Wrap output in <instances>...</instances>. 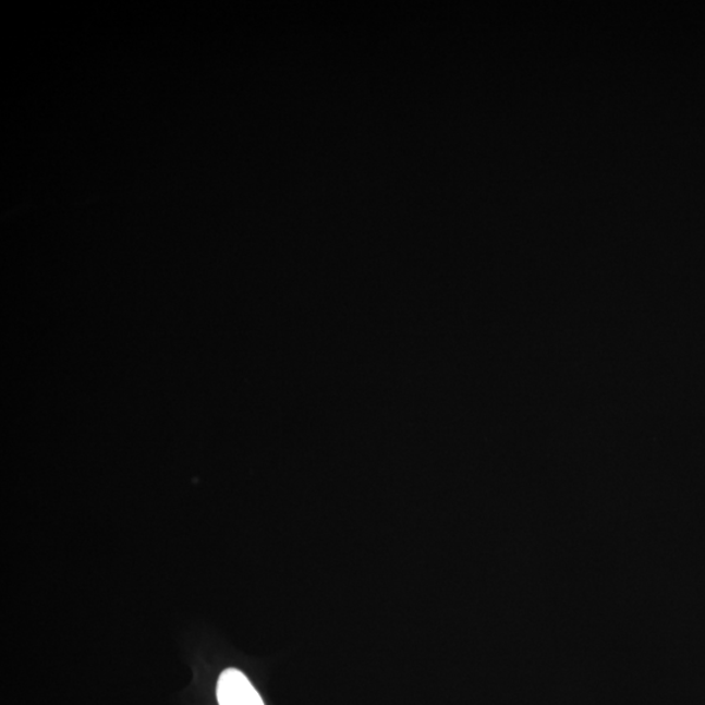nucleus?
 Here are the masks:
<instances>
[{
	"mask_svg": "<svg viewBox=\"0 0 705 705\" xmlns=\"http://www.w3.org/2000/svg\"><path fill=\"white\" fill-rule=\"evenodd\" d=\"M220 705H265L258 691L241 670L227 669L217 682Z\"/></svg>",
	"mask_w": 705,
	"mask_h": 705,
	"instance_id": "nucleus-1",
	"label": "nucleus"
}]
</instances>
